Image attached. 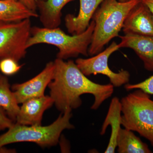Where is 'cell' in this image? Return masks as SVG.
<instances>
[{"label": "cell", "instance_id": "obj_1", "mask_svg": "<svg viewBox=\"0 0 153 153\" xmlns=\"http://www.w3.org/2000/svg\"><path fill=\"white\" fill-rule=\"evenodd\" d=\"M54 62V75L48 86L54 104L62 113L68 108L75 109L81 106L82 94L93 95L94 101L91 109L97 110L113 94L112 84L102 85L91 81L73 60L64 61L57 58Z\"/></svg>", "mask_w": 153, "mask_h": 153}, {"label": "cell", "instance_id": "obj_2", "mask_svg": "<svg viewBox=\"0 0 153 153\" xmlns=\"http://www.w3.org/2000/svg\"><path fill=\"white\" fill-rule=\"evenodd\" d=\"M141 0H130L122 2L117 0H104L94 15L95 22L88 55L102 52L105 45L114 38L119 37L124 22L129 13Z\"/></svg>", "mask_w": 153, "mask_h": 153}, {"label": "cell", "instance_id": "obj_3", "mask_svg": "<svg viewBox=\"0 0 153 153\" xmlns=\"http://www.w3.org/2000/svg\"><path fill=\"white\" fill-rule=\"evenodd\" d=\"M94 26L95 22L93 20L84 32L72 36L67 35L58 27L48 29L33 27L27 43V48L40 44L53 45L59 49L57 58L63 60L77 57L80 54L88 56Z\"/></svg>", "mask_w": 153, "mask_h": 153}, {"label": "cell", "instance_id": "obj_4", "mask_svg": "<svg viewBox=\"0 0 153 153\" xmlns=\"http://www.w3.org/2000/svg\"><path fill=\"white\" fill-rule=\"evenodd\" d=\"M72 109H66L55 122L49 126H25L16 123L0 136V148L19 142L36 143L41 147L57 144L61 133L65 129L74 128L70 122Z\"/></svg>", "mask_w": 153, "mask_h": 153}, {"label": "cell", "instance_id": "obj_5", "mask_svg": "<svg viewBox=\"0 0 153 153\" xmlns=\"http://www.w3.org/2000/svg\"><path fill=\"white\" fill-rule=\"evenodd\" d=\"M120 102L121 125L139 134L153 146V100L149 94L137 89Z\"/></svg>", "mask_w": 153, "mask_h": 153}, {"label": "cell", "instance_id": "obj_6", "mask_svg": "<svg viewBox=\"0 0 153 153\" xmlns=\"http://www.w3.org/2000/svg\"><path fill=\"white\" fill-rule=\"evenodd\" d=\"M31 28L30 19L15 22L0 21V60L10 58L19 62L25 57Z\"/></svg>", "mask_w": 153, "mask_h": 153}, {"label": "cell", "instance_id": "obj_7", "mask_svg": "<svg viewBox=\"0 0 153 153\" xmlns=\"http://www.w3.org/2000/svg\"><path fill=\"white\" fill-rule=\"evenodd\" d=\"M119 49V44L113 42L105 50L95 56L87 59L78 58L75 61V63L85 76L103 74L109 78L111 83L114 87H120L128 83L130 77V73L123 69L118 72H114L108 65V58L110 55Z\"/></svg>", "mask_w": 153, "mask_h": 153}, {"label": "cell", "instance_id": "obj_8", "mask_svg": "<svg viewBox=\"0 0 153 153\" xmlns=\"http://www.w3.org/2000/svg\"><path fill=\"white\" fill-rule=\"evenodd\" d=\"M54 70L55 63L51 61L35 77L23 83L12 85V90L18 103H22L30 99L44 95L46 88L53 79Z\"/></svg>", "mask_w": 153, "mask_h": 153}, {"label": "cell", "instance_id": "obj_9", "mask_svg": "<svg viewBox=\"0 0 153 153\" xmlns=\"http://www.w3.org/2000/svg\"><path fill=\"white\" fill-rule=\"evenodd\" d=\"M122 29L125 35L153 36V16L141 1L129 13Z\"/></svg>", "mask_w": 153, "mask_h": 153}, {"label": "cell", "instance_id": "obj_10", "mask_svg": "<svg viewBox=\"0 0 153 153\" xmlns=\"http://www.w3.org/2000/svg\"><path fill=\"white\" fill-rule=\"evenodd\" d=\"M22 104L16 123L25 126L41 125L44 111L54 102L51 97L44 95L30 99Z\"/></svg>", "mask_w": 153, "mask_h": 153}, {"label": "cell", "instance_id": "obj_11", "mask_svg": "<svg viewBox=\"0 0 153 153\" xmlns=\"http://www.w3.org/2000/svg\"><path fill=\"white\" fill-rule=\"evenodd\" d=\"M120 48H129L134 51L147 70L153 71V36L126 34L119 36Z\"/></svg>", "mask_w": 153, "mask_h": 153}, {"label": "cell", "instance_id": "obj_12", "mask_svg": "<svg viewBox=\"0 0 153 153\" xmlns=\"http://www.w3.org/2000/svg\"><path fill=\"white\" fill-rule=\"evenodd\" d=\"M104 0H79L80 7L76 16L67 14L65 18V26L68 33L78 35L84 32L90 24L99 5Z\"/></svg>", "mask_w": 153, "mask_h": 153}, {"label": "cell", "instance_id": "obj_13", "mask_svg": "<svg viewBox=\"0 0 153 153\" xmlns=\"http://www.w3.org/2000/svg\"><path fill=\"white\" fill-rule=\"evenodd\" d=\"M122 107L120 100L116 97L111 100L109 109L100 131V134L103 135L106 132L108 126L111 127V134L109 143L105 153H114L117 147V137L120 130L121 128Z\"/></svg>", "mask_w": 153, "mask_h": 153}, {"label": "cell", "instance_id": "obj_14", "mask_svg": "<svg viewBox=\"0 0 153 153\" xmlns=\"http://www.w3.org/2000/svg\"><path fill=\"white\" fill-rule=\"evenodd\" d=\"M73 0H47L40 1L38 5L40 22L44 27L54 29L58 27L61 22L62 11L66 4Z\"/></svg>", "mask_w": 153, "mask_h": 153}, {"label": "cell", "instance_id": "obj_15", "mask_svg": "<svg viewBox=\"0 0 153 153\" xmlns=\"http://www.w3.org/2000/svg\"><path fill=\"white\" fill-rule=\"evenodd\" d=\"M39 15L26 7L22 3L16 0H0V21L15 22Z\"/></svg>", "mask_w": 153, "mask_h": 153}, {"label": "cell", "instance_id": "obj_16", "mask_svg": "<svg viewBox=\"0 0 153 153\" xmlns=\"http://www.w3.org/2000/svg\"><path fill=\"white\" fill-rule=\"evenodd\" d=\"M117 141L119 153H152L146 144L143 142L133 131L126 128L120 129Z\"/></svg>", "mask_w": 153, "mask_h": 153}, {"label": "cell", "instance_id": "obj_17", "mask_svg": "<svg viewBox=\"0 0 153 153\" xmlns=\"http://www.w3.org/2000/svg\"><path fill=\"white\" fill-rule=\"evenodd\" d=\"M15 94L10 88L8 79L0 73V107L4 110L8 116L16 122L20 107Z\"/></svg>", "mask_w": 153, "mask_h": 153}, {"label": "cell", "instance_id": "obj_18", "mask_svg": "<svg viewBox=\"0 0 153 153\" xmlns=\"http://www.w3.org/2000/svg\"><path fill=\"white\" fill-rule=\"evenodd\" d=\"M23 65H19L18 61L7 58L0 60V71L5 75H13L21 69Z\"/></svg>", "mask_w": 153, "mask_h": 153}, {"label": "cell", "instance_id": "obj_19", "mask_svg": "<svg viewBox=\"0 0 153 153\" xmlns=\"http://www.w3.org/2000/svg\"><path fill=\"white\" fill-rule=\"evenodd\" d=\"M125 88L127 91L140 89L149 95H153V75L139 83L133 84L127 83L125 85Z\"/></svg>", "mask_w": 153, "mask_h": 153}, {"label": "cell", "instance_id": "obj_20", "mask_svg": "<svg viewBox=\"0 0 153 153\" xmlns=\"http://www.w3.org/2000/svg\"><path fill=\"white\" fill-rule=\"evenodd\" d=\"M14 123L8 116L4 110L0 107V130L9 129L13 125Z\"/></svg>", "mask_w": 153, "mask_h": 153}, {"label": "cell", "instance_id": "obj_21", "mask_svg": "<svg viewBox=\"0 0 153 153\" xmlns=\"http://www.w3.org/2000/svg\"><path fill=\"white\" fill-rule=\"evenodd\" d=\"M22 3L29 10L36 12L37 8V4H36V0H16Z\"/></svg>", "mask_w": 153, "mask_h": 153}, {"label": "cell", "instance_id": "obj_22", "mask_svg": "<svg viewBox=\"0 0 153 153\" xmlns=\"http://www.w3.org/2000/svg\"><path fill=\"white\" fill-rule=\"evenodd\" d=\"M149 8L153 16V0H141Z\"/></svg>", "mask_w": 153, "mask_h": 153}, {"label": "cell", "instance_id": "obj_23", "mask_svg": "<svg viewBox=\"0 0 153 153\" xmlns=\"http://www.w3.org/2000/svg\"><path fill=\"white\" fill-rule=\"evenodd\" d=\"M119 1L122 2H125L128 1H130V0H118Z\"/></svg>", "mask_w": 153, "mask_h": 153}]
</instances>
